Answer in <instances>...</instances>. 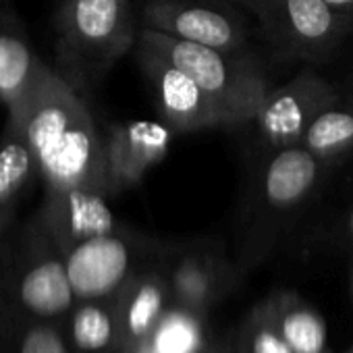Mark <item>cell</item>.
Listing matches in <instances>:
<instances>
[{
    "mask_svg": "<svg viewBox=\"0 0 353 353\" xmlns=\"http://www.w3.org/2000/svg\"><path fill=\"white\" fill-rule=\"evenodd\" d=\"M7 114L19 117L26 127L46 194L88 190L110 196L106 135L98 131L83 96L52 67L26 104Z\"/></svg>",
    "mask_w": 353,
    "mask_h": 353,
    "instance_id": "obj_1",
    "label": "cell"
},
{
    "mask_svg": "<svg viewBox=\"0 0 353 353\" xmlns=\"http://www.w3.org/2000/svg\"><path fill=\"white\" fill-rule=\"evenodd\" d=\"M54 30L57 65L52 69L83 96L135 48L139 19L131 0H63L54 15Z\"/></svg>",
    "mask_w": 353,
    "mask_h": 353,
    "instance_id": "obj_2",
    "label": "cell"
},
{
    "mask_svg": "<svg viewBox=\"0 0 353 353\" xmlns=\"http://www.w3.org/2000/svg\"><path fill=\"white\" fill-rule=\"evenodd\" d=\"M135 48L188 73L219 106L227 125L254 121L266 94L270 92L262 67L248 50L227 52L170 38L148 28H139Z\"/></svg>",
    "mask_w": 353,
    "mask_h": 353,
    "instance_id": "obj_3",
    "label": "cell"
},
{
    "mask_svg": "<svg viewBox=\"0 0 353 353\" xmlns=\"http://www.w3.org/2000/svg\"><path fill=\"white\" fill-rule=\"evenodd\" d=\"M11 310L40 320H61L77 303L67 262L38 214L23 229L5 279Z\"/></svg>",
    "mask_w": 353,
    "mask_h": 353,
    "instance_id": "obj_4",
    "label": "cell"
},
{
    "mask_svg": "<svg viewBox=\"0 0 353 353\" xmlns=\"http://www.w3.org/2000/svg\"><path fill=\"white\" fill-rule=\"evenodd\" d=\"M264 38L289 59L324 61L353 34L351 21L324 0H248Z\"/></svg>",
    "mask_w": 353,
    "mask_h": 353,
    "instance_id": "obj_5",
    "label": "cell"
},
{
    "mask_svg": "<svg viewBox=\"0 0 353 353\" xmlns=\"http://www.w3.org/2000/svg\"><path fill=\"white\" fill-rule=\"evenodd\" d=\"M139 28L227 52L248 50L243 21L229 0H145Z\"/></svg>",
    "mask_w": 353,
    "mask_h": 353,
    "instance_id": "obj_6",
    "label": "cell"
},
{
    "mask_svg": "<svg viewBox=\"0 0 353 353\" xmlns=\"http://www.w3.org/2000/svg\"><path fill=\"white\" fill-rule=\"evenodd\" d=\"M339 100V92L330 81L316 71H301L266 94L254 121L270 145H295L301 143L310 123Z\"/></svg>",
    "mask_w": 353,
    "mask_h": 353,
    "instance_id": "obj_7",
    "label": "cell"
},
{
    "mask_svg": "<svg viewBox=\"0 0 353 353\" xmlns=\"http://www.w3.org/2000/svg\"><path fill=\"white\" fill-rule=\"evenodd\" d=\"M135 54L150 81L162 123L170 127L172 133L227 125L219 106L188 73L150 52L135 48Z\"/></svg>",
    "mask_w": 353,
    "mask_h": 353,
    "instance_id": "obj_8",
    "label": "cell"
},
{
    "mask_svg": "<svg viewBox=\"0 0 353 353\" xmlns=\"http://www.w3.org/2000/svg\"><path fill=\"white\" fill-rule=\"evenodd\" d=\"M65 262L77 301L110 299L127 283L133 254L127 239L114 231L71 248Z\"/></svg>",
    "mask_w": 353,
    "mask_h": 353,
    "instance_id": "obj_9",
    "label": "cell"
},
{
    "mask_svg": "<svg viewBox=\"0 0 353 353\" xmlns=\"http://www.w3.org/2000/svg\"><path fill=\"white\" fill-rule=\"evenodd\" d=\"M172 139V129L154 121L112 125L106 133V174L110 196L137 185L158 164Z\"/></svg>",
    "mask_w": 353,
    "mask_h": 353,
    "instance_id": "obj_10",
    "label": "cell"
},
{
    "mask_svg": "<svg viewBox=\"0 0 353 353\" xmlns=\"http://www.w3.org/2000/svg\"><path fill=\"white\" fill-rule=\"evenodd\" d=\"M106 198L104 194L88 190L46 194L36 214L63 256L81 241L117 231V221Z\"/></svg>",
    "mask_w": 353,
    "mask_h": 353,
    "instance_id": "obj_11",
    "label": "cell"
},
{
    "mask_svg": "<svg viewBox=\"0 0 353 353\" xmlns=\"http://www.w3.org/2000/svg\"><path fill=\"white\" fill-rule=\"evenodd\" d=\"M322 168L324 162L303 143L276 148L262 170V204L279 214L301 208L316 192Z\"/></svg>",
    "mask_w": 353,
    "mask_h": 353,
    "instance_id": "obj_12",
    "label": "cell"
},
{
    "mask_svg": "<svg viewBox=\"0 0 353 353\" xmlns=\"http://www.w3.org/2000/svg\"><path fill=\"white\" fill-rule=\"evenodd\" d=\"M46 69L17 17L0 11V104L7 112L26 104Z\"/></svg>",
    "mask_w": 353,
    "mask_h": 353,
    "instance_id": "obj_13",
    "label": "cell"
},
{
    "mask_svg": "<svg viewBox=\"0 0 353 353\" xmlns=\"http://www.w3.org/2000/svg\"><path fill=\"white\" fill-rule=\"evenodd\" d=\"M36 179H40V168L26 127L19 117L7 114L0 135V212L9 223Z\"/></svg>",
    "mask_w": 353,
    "mask_h": 353,
    "instance_id": "obj_14",
    "label": "cell"
},
{
    "mask_svg": "<svg viewBox=\"0 0 353 353\" xmlns=\"http://www.w3.org/2000/svg\"><path fill=\"white\" fill-rule=\"evenodd\" d=\"M104 301L106 299L77 301L67 314L65 332L75 353H102L114 345L119 316Z\"/></svg>",
    "mask_w": 353,
    "mask_h": 353,
    "instance_id": "obj_15",
    "label": "cell"
},
{
    "mask_svg": "<svg viewBox=\"0 0 353 353\" xmlns=\"http://www.w3.org/2000/svg\"><path fill=\"white\" fill-rule=\"evenodd\" d=\"M301 143L324 164L353 152V102H334L324 108L305 129Z\"/></svg>",
    "mask_w": 353,
    "mask_h": 353,
    "instance_id": "obj_16",
    "label": "cell"
},
{
    "mask_svg": "<svg viewBox=\"0 0 353 353\" xmlns=\"http://www.w3.org/2000/svg\"><path fill=\"white\" fill-rule=\"evenodd\" d=\"M5 349L0 353H75L57 320H40L7 310Z\"/></svg>",
    "mask_w": 353,
    "mask_h": 353,
    "instance_id": "obj_17",
    "label": "cell"
},
{
    "mask_svg": "<svg viewBox=\"0 0 353 353\" xmlns=\"http://www.w3.org/2000/svg\"><path fill=\"white\" fill-rule=\"evenodd\" d=\"M162 307H164V289L158 283V279L150 276L133 285V289L123 297V303L117 312L127 339L131 341L148 339L162 316Z\"/></svg>",
    "mask_w": 353,
    "mask_h": 353,
    "instance_id": "obj_18",
    "label": "cell"
},
{
    "mask_svg": "<svg viewBox=\"0 0 353 353\" xmlns=\"http://www.w3.org/2000/svg\"><path fill=\"white\" fill-rule=\"evenodd\" d=\"M148 339L156 353H200L204 345L202 326L181 310L160 316Z\"/></svg>",
    "mask_w": 353,
    "mask_h": 353,
    "instance_id": "obj_19",
    "label": "cell"
},
{
    "mask_svg": "<svg viewBox=\"0 0 353 353\" xmlns=\"http://www.w3.org/2000/svg\"><path fill=\"white\" fill-rule=\"evenodd\" d=\"M279 332L293 353H324L326 324L316 312L307 307L289 310L281 318Z\"/></svg>",
    "mask_w": 353,
    "mask_h": 353,
    "instance_id": "obj_20",
    "label": "cell"
},
{
    "mask_svg": "<svg viewBox=\"0 0 353 353\" xmlns=\"http://www.w3.org/2000/svg\"><path fill=\"white\" fill-rule=\"evenodd\" d=\"M210 274L200 260H185L174 272V287L188 299H202L208 293Z\"/></svg>",
    "mask_w": 353,
    "mask_h": 353,
    "instance_id": "obj_21",
    "label": "cell"
},
{
    "mask_svg": "<svg viewBox=\"0 0 353 353\" xmlns=\"http://www.w3.org/2000/svg\"><path fill=\"white\" fill-rule=\"evenodd\" d=\"M252 353H293L281 332L272 328H260L252 339Z\"/></svg>",
    "mask_w": 353,
    "mask_h": 353,
    "instance_id": "obj_22",
    "label": "cell"
},
{
    "mask_svg": "<svg viewBox=\"0 0 353 353\" xmlns=\"http://www.w3.org/2000/svg\"><path fill=\"white\" fill-rule=\"evenodd\" d=\"M324 3L332 11H336L339 15H343L347 21H351V26H353V0H324Z\"/></svg>",
    "mask_w": 353,
    "mask_h": 353,
    "instance_id": "obj_23",
    "label": "cell"
},
{
    "mask_svg": "<svg viewBox=\"0 0 353 353\" xmlns=\"http://www.w3.org/2000/svg\"><path fill=\"white\" fill-rule=\"evenodd\" d=\"M131 353H156V349L152 347L150 339H143L139 345H135V347H133V351H131Z\"/></svg>",
    "mask_w": 353,
    "mask_h": 353,
    "instance_id": "obj_24",
    "label": "cell"
},
{
    "mask_svg": "<svg viewBox=\"0 0 353 353\" xmlns=\"http://www.w3.org/2000/svg\"><path fill=\"white\" fill-rule=\"evenodd\" d=\"M7 227H9V221L3 216V212H0V241H3V233H5Z\"/></svg>",
    "mask_w": 353,
    "mask_h": 353,
    "instance_id": "obj_25",
    "label": "cell"
},
{
    "mask_svg": "<svg viewBox=\"0 0 353 353\" xmlns=\"http://www.w3.org/2000/svg\"><path fill=\"white\" fill-rule=\"evenodd\" d=\"M347 227H349V235L353 237V208L349 212V221H347Z\"/></svg>",
    "mask_w": 353,
    "mask_h": 353,
    "instance_id": "obj_26",
    "label": "cell"
},
{
    "mask_svg": "<svg viewBox=\"0 0 353 353\" xmlns=\"http://www.w3.org/2000/svg\"><path fill=\"white\" fill-rule=\"evenodd\" d=\"M229 3H237V5H245L248 0H229Z\"/></svg>",
    "mask_w": 353,
    "mask_h": 353,
    "instance_id": "obj_27",
    "label": "cell"
}]
</instances>
